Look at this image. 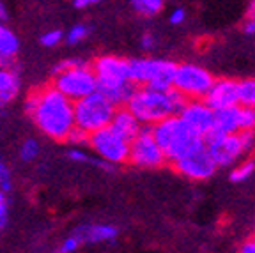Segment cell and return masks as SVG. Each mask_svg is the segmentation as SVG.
<instances>
[{
  "label": "cell",
  "mask_w": 255,
  "mask_h": 253,
  "mask_svg": "<svg viewBox=\"0 0 255 253\" xmlns=\"http://www.w3.org/2000/svg\"><path fill=\"white\" fill-rule=\"evenodd\" d=\"M186 99L188 98H184L174 87L168 91H158L145 85H136L124 107L135 115L140 124L152 126L165 117L179 115Z\"/></svg>",
  "instance_id": "cell-2"
},
{
  "label": "cell",
  "mask_w": 255,
  "mask_h": 253,
  "mask_svg": "<svg viewBox=\"0 0 255 253\" xmlns=\"http://www.w3.org/2000/svg\"><path fill=\"white\" fill-rule=\"evenodd\" d=\"M53 75H55L53 85H55L66 98L71 99V101H76V99L98 91L96 75L87 62H82V64H76V66L66 67V69H60V71L53 73Z\"/></svg>",
  "instance_id": "cell-7"
},
{
  "label": "cell",
  "mask_w": 255,
  "mask_h": 253,
  "mask_svg": "<svg viewBox=\"0 0 255 253\" xmlns=\"http://www.w3.org/2000/svg\"><path fill=\"white\" fill-rule=\"evenodd\" d=\"M23 107L37 129L55 142H66L69 131L75 127L73 101L55 85H46L30 92Z\"/></svg>",
  "instance_id": "cell-1"
},
{
  "label": "cell",
  "mask_w": 255,
  "mask_h": 253,
  "mask_svg": "<svg viewBox=\"0 0 255 253\" xmlns=\"http://www.w3.org/2000/svg\"><path fill=\"white\" fill-rule=\"evenodd\" d=\"M243 30H245V34H248V36H254L255 34V16H248V21L245 23Z\"/></svg>",
  "instance_id": "cell-36"
},
{
  "label": "cell",
  "mask_w": 255,
  "mask_h": 253,
  "mask_svg": "<svg viewBox=\"0 0 255 253\" xmlns=\"http://www.w3.org/2000/svg\"><path fill=\"white\" fill-rule=\"evenodd\" d=\"M239 105L255 108V78H247L238 82Z\"/></svg>",
  "instance_id": "cell-21"
},
{
  "label": "cell",
  "mask_w": 255,
  "mask_h": 253,
  "mask_svg": "<svg viewBox=\"0 0 255 253\" xmlns=\"http://www.w3.org/2000/svg\"><path fill=\"white\" fill-rule=\"evenodd\" d=\"M179 117L195 131L199 136H206L213 129V121H215V110L207 107L204 99H186L184 107L181 108Z\"/></svg>",
  "instance_id": "cell-13"
},
{
  "label": "cell",
  "mask_w": 255,
  "mask_h": 253,
  "mask_svg": "<svg viewBox=\"0 0 255 253\" xmlns=\"http://www.w3.org/2000/svg\"><path fill=\"white\" fill-rule=\"evenodd\" d=\"M2 107H4V105H2V101H0V110H2Z\"/></svg>",
  "instance_id": "cell-40"
},
{
  "label": "cell",
  "mask_w": 255,
  "mask_h": 253,
  "mask_svg": "<svg viewBox=\"0 0 255 253\" xmlns=\"http://www.w3.org/2000/svg\"><path fill=\"white\" fill-rule=\"evenodd\" d=\"M255 174V159H245L243 163H239L234 170L231 172V181L232 182H245Z\"/></svg>",
  "instance_id": "cell-23"
},
{
  "label": "cell",
  "mask_w": 255,
  "mask_h": 253,
  "mask_svg": "<svg viewBox=\"0 0 255 253\" xmlns=\"http://www.w3.org/2000/svg\"><path fill=\"white\" fill-rule=\"evenodd\" d=\"M7 20H9V9H7V5H5L4 0H0V21L5 23Z\"/></svg>",
  "instance_id": "cell-37"
},
{
  "label": "cell",
  "mask_w": 255,
  "mask_h": 253,
  "mask_svg": "<svg viewBox=\"0 0 255 253\" xmlns=\"http://www.w3.org/2000/svg\"><path fill=\"white\" fill-rule=\"evenodd\" d=\"M20 76L18 73L7 66H0V101L2 105H9L20 94Z\"/></svg>",
  "instance_id": "cell-18"
},
{
  "label": "cell",
  "mask_w": 255,
  "mask_h": 253,
  "mask_svg": "<svg viewBox=\"0 0 255 253\" xmlns=\"http://www.w3.org/2000/svg\"><path fill=\"white\" fill-rule=\"evenodd\" d=\"M87 145L92 149L98 158L112 163V165H124L128 163L129 154V140L121 136L117 131H114L110 126H105L101 129L89 134Z\"/></svg>",
  "instance_id": "cell-8"
},
{
  "label": "cell",
  "mask_w": 255,
  "mask_h": 253,
  "mask_svg": "<svg viewBox=\"0 0 255 253\" xmlns=\"http://www.w3.org/2000/svg\"><path fill=\"white\" fill-rule=\"evenodd\" d=\"M80 246H82V245H80V241L76 239L75 234H73V236H69V238L64 239L62 245L59 246V252L60 253H75L76 250L80 248Z\"/></svg>",
  "instance_id": "cell-32"
},
{
  "label": "cell",
  "mask_w": 255,
  "mask_h": 253,
  "mask_svg": "<svg viewBox=\"0 0 255 253\" xmlns=\"http://www.w3.org/2000/svg\"><path fill=\"white\" fill-rule=\"evenodd\" d=\"M64 41V32L60 28H53V30H48L44 32L43 36H41V44L46 48H53L57 44Z\"/></svg>",
  "instance_id": "cell-27"
},
{
  "label": "cell",
  "mask_w": 255,
  "mask_h": 253,
  "mask_svg": "<svg viewBox=\"0 0 255 253\" xmlns=\"http://www.w3.org/2000/svg\"><path fill=\"white\" fill-rule=\"evenodd\" d=\"M151 131L168 163L177 161L186 152L204 142L202 136H199L191 129L179 115H170V117L158 121L151 126Z\"/></svg>",
  "instance_id": "cell-4"
},
{
  "label": "cell",
  "mask_w": 255,
  "mask_h": 253,
  "mask_svg": "<svg viewBox=\"0 0 255 253\" xmlns=\"http://www.w3.org/2000/svg\"><path fill=\"white\" fill-rule=\"evenodd\" d=\"M20 53V39L5 23L0 21V66L14 67Z\"/></svg>",
  "instance_id": "cell-17"
},
{
  "label": "cell",
  "mask_w": 255,
  "mask_h": 253,
  "mask_svg": "<svg viewBox=\"0 0 255 253\" xmlns=\"http://www.w3.org/2000/svg\"><path fill=\"white\" fill-rule=\"evenodd\" d=\"M68 159H71V161H75V163H91L92 161V158L82 149V147H75V145L68 150Z\"/></svg>",
  "instance_id": "cell-31"
},
{
  "label": "cell",
  "mask_w": 255,
  "mask_h": 253,
  "mask_svg": "<svg viewBox=\"0 0 255 253\" xmlns=\"http://www.w3.org/2000/svg\"><path fill=\"white\" fill-rule=\"evenodd\" d=\"M204 143H206L211 158L215 159L216 166H222V168L234 165L239 158L245 156V150L241 147L238 133L227 134L211 129L204 136Z\"/></svg>",
  "instance_id": "cell-11"
},
{
  "label": "cell",
  "mask_w": 255,
  "mask_h": 253,
  "mask_svg": "<svg viewBox=\"0 0 255 253\" xmlns=\"http://www.w3.org/2000/svg\"><path fill=\"white\" fill-rule=\"evenodd\" d=\"M175 66L177 64L165 59H152V57L133 59L129 60V76L135 85L168 91L172 89V82H174Z\"/></svg>",
  "instance_id": "cell-6"
},
{
  "label": "cell",
  "mask_w": 255,
  "mask_h": 253,
  "mask_svg": "<svg viewBox=\"0 0 255 253\" xmlns=\"http://www.w3.org/2000/svg\"><path fill=\"white\" fill-rule=\"evenodd\" d=\"M89 34H91V28L84 23H78V25H73V27L64 34V39H66V43H68L69 46H75V44L87 39Z\"/></svg>",
  "instance_id": "cell-24"
},
{
  "label": "cell",
  "mask_w": 255,
  "mask_h": 253,
  "mask_svg": "<svg viewBox=\"0 0 255 253\" xmlns=\"http://www.w3.org/2000/svg\"><path fill=\"white\" fill-rule=\"evenodd\" d=\"M186 20V11L183 7H175L174 11L170 12V23L172 25H181Z\"/></svg>",
  "instance_id": "cell-34"
},
{
  "label": "cell",
  "mask_w": 255,
  "mask_h": 253,
  "mask_svg": "<svg viewBox=\"0 0 255 253\" xmlns=\"http://www.w3.org/2000/svg\"><path fill=\"white\" fill-rule=\"evenodd\" d=\"M66 142H69L75 147H84V145H87V142H89V133L84 129H80L78 126H75L71 131H69Z\"/></svg>",
  "instance_id": "cell-26"
},
{
  "label": "cell",
  "mask_w": 255,
  "mask_h": 253,
  "mask_svg": "<svg viewBox=\"0 0 255 253\" xmlns=\"http://www.w3.org/2000/svg\"><path fill=\"white\" fill-rule=\"evenodd\" d=\"M241 253H255V239H250V241L243 243V246L239 248Z\"/></svg>",
  "instance_id": "cell-38"
},
{
  "label": "cell",
  "mask_w": 255,
  "mask_h": 253,
  "mask_svg": "<svg viewBox=\"0 0 255 253\" xmlns=\"http://www.w3.org/2000/svg\"><path fill=\"white\" fill-rule=\"evenodd\" d=\"M12 188V179H11V170H9V166L2 161L0 158V190L9 193Z\"/></svg>",
  "instance_id": "cell-30"
},
{
  "label": "cell",
  "mask_w": 255,
  "mask_h": 253,
  "mask_svg": "<svg viewBox=\"0 0 255 253\" xmlns=\"http://www.w3.org/2000/svg\"><path fill=\"white\" fill-rule=\"evenodd\" d=\"M91 67L96 75L98 91L116 107H124L136 87L129 76V60L117 55H101Z\"/></svg>",
  "instance_id": "cell-3"
},
{
  "label": "cell",
  "mask_w": 255,
  "mask_h": 253,
  "mask_svg": "<svg viewBox=\"0 0 255 253\" xmlns=\"http://www.w3.org/2000/svg\"><path fill=\"white\" fill-rule=\"evenodd\" d=\"M128 163H131L136 168H159L167 163L163 150L158 145V142L152 136V131L149 124H142L138 134L129 140V154Z\"/></svg>",
  "instance_id": "cell-9"
},
{
  "label": "cell",
  "mask_w": 255,
  "mask_h": 253,
  "mask_svg": "<svg viewBox=\"0 0 255 253\" xmlns=\"http://www.w3.org/2000/svg\"><path fill=\"white\" fill-rule=\"evenodd\" d=\"M239 126L241 129H255V108L239 105Z\"/></svg>",
  "instance_id": "cell-25"
},
{
  "label": "cell",
  "mask_w": 255,
  "mask_h": 253,
  "mask_svg": "<svg viewBox=\"0 0 255 253\" xmlns=\"http://www.w3.org/2000/svg\"><path fill=\"white\" fill-rule=\"evenodd\" d=\"M80 245H105V243H114L119 236V229L107 223H85L80 225L73 232Z\"/></svg>",
  "instance_id": "cell-15"
},
{
  "label": "cell",
  "mask_w": 255,
  "mask_h": 253,
  "mask_svg": "<svg viewBox=\"0 0 255 253\" xmlns=\"http://www.w3.org/2000/svg\"><path fill=\"white\" fill-rule=\"evenodd\" d=\"M116 105L100 91H94L84 98L73 101L75 112V126L87 131L89 134L101 127L108 126L116 112Z\"/></svg>",
  "instance_id": "cell-5"
},
{
  "label": "cell",
  "mask_w": 255,
  "mask_h": 253,
  "mask_svg": "<svg viewBox=\"0 0 255 253\" xmlns=\"http://www.w3.org/2000/svg\"><path fill=\"white\" fill-rule=\"evenodd\" d=\"M108 126L114 131H117V133H119L121 136H124L126 140H133L136 134H138L142 124L138 123V119H136L135 115L128 110L126 107H117Z\"/></svg>",
  "instance_id": "cell-16"
},
{
  "label": "cell",
  "mask_w": 255,
  "mask_h": 253,
  "mask_svg": "<svg viewBox=\"0 0 255 253\" xmlns=\"http://www.w3.org/2000/svg\"><path fill=\"white\" fill-rule=\"evenodd\" d=\"M136 12L145 18H152V16L159 14L165 5V0H129Z\"/></svg>",
  "instance_id": "cell-20"
},
{
  "label": "cell",
  "mask_w": 255,
  "mask_h": 253,
  "mask_svg": "<svg viewBox=\"0 0 255 253\" xmlns=\"http://www.w3.org/2000/svg\"><path fill=\"white\" fill-rule=\"evenodd\" d=\"M18 154H20V159L23 163H32L36 161L41 154V145L36 138H27L23 140V143L20 145V150H18Z\"/></svg>",
  "instance_id": "cell-22"
},
{
  "label": "cell",
  "mask_w": 255,
  "mask_h": 253,
  "mask_svg": "<svg viewBox=\"0 0 255 253\" xmlns=\"http://www.w3.org/2000/svg\"><path fill=\"white\" fill-rule=\"evenodd\" d=\"M140 46H142L143 52H151L156 46V37L152 34H149V32H145L142 36V39H140Z\"/></svg>",
  "instance_id": "cell-33"
},
{
  "label": "cell",
  "mask_w": 255,
  "mask_h": 253,
  "mask_svg": "<svg viewBox=\"0 0 255 253\" xmlns=\"http://www.w3.org/2000/svg\"><path fill=\"white\" fill-rule=\"evenodd\" d=\"M103 0H73V7L75 9H89L92 5L101 4Z\"/></svg>",
  "instance_id": "cell-35"
},
{
  "label": "cell",
  "mask_w": 255,
  "mask_h": 253,
  "mask_svg": "<svg viewBox=\"0 0 255 253\" xmlns=\"http://www.w3.org/2000/svg\"><path fill=\"white\" fill-rule=\"evenodd\" d=\"M248 16H255V0H250L248 4Z\"/></svg>",
  "instance_id": "cell-39"
},
{
  "label": "cell",
  "mask_w": 255,
  "mask_h": 253,
  "mask_svg": "<svg viewBox=\"0 0 255 253\" xmlns=\"http://www.w3.org/2000/svg\"><path fill=\"white\" fill-rule=\"evenodd\" d=\"M172 165H174V168L181 175L191 179V181L209 179L216 172V168H218L204 142L200 145H197L195 149H191L190 152H186L183 158H179Z\"/></svg>",
  "instance_id": "cell-12"
},
{
  "label": "cell",
  "mask_w": 255,
  "mask_h": 253,
  "mask_svg": "<svg viewBox=\"0 0 255 253\" xmlns=\"http://www.w3.org/2000/svg\"><path fill=\"white\" fill-rule=\"evenodd\" d=\"M238 136H239V142H241V147L245 150V154L255 149V129H239Z\"/></svg>",
  "instance_id": "cell-28"
},
{
  "label": "cell",
  "mask_w": 255,
  "mask_h": 253,
  "mask_svg": "<svg viewBox=\"0 0 255 253\" xmlns=\"http://www.w3.org/2000/svg\"><path fill=\"white\" fill-rule=\"evenodd\" d=\"M239 126V105L215 110V121H213V131L218 133H238Z\"/></svg>",
  "instance_id": "cell-19"
},
{
  "label": "cell",
  "mask_w": 255,
  "mask_h": 253,
  "mask_svg": "<svg viewBox=\"0 0 255 253\" xmlns=\"http://www.w3.org/2000/svg\"><path fill=\"white\" fill-rule=\"evenodd\" d=\"M9 225V200L7 193L0 190V232L5 230Z\"/></svg>",
  "instance_id": "cell-29"
},
{
  "label": "cell",
  "mask_w": 255,
  "mask_h": 253,
  "mask_svg": "<svg viewBox=\"0 0 255 253\" xmlns=\"http://www.w3.org/2000/svg\"><path fill=\"white\" fill-rule=\"evenodd\" d=\"M213 82H215V76L204 67L197 64H179L175 66L172 87L188 99H202Z\"/></svg>",
  "instance_id": "cell-10"
},
{
  "label": "cell",
  "mask_w": 255,
  "mask_h": 253,
  "mask_svg": "<svg viewBox=\"0 0 255 253\" xmlns=\"http://www.w3.org/2000/svg\"><path fill=\"white\" fill-rule=\"evenodd\" d=\"M204 101L207 107H211L213 110H220V108H227L239 105L238 98V82L231 78H215L213 85L204 96Z\"/></svg>",
  "instance_id": "cell-14"
}]
</instances>
